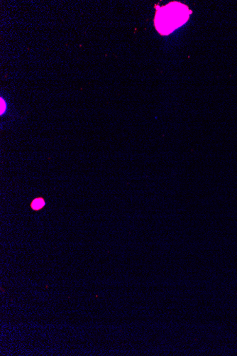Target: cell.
Masks as SVG:
<instances>
[{
	"label": "cell",
	"instance_id": "cell-1",
	"mask_svg": "<svg viewBox=\"0 0 237 356\" xmlns=\"http://www.w3.org/2000/svg\"><path fill=\"white\" fill-rule=\"evenodd\" d=\"M191 11L182 3L177 2L168 4L157 9L155 16V26L162 35H168L184 25L188 21Z\"/></svg>",
	"mask_w": 237,
	"mask_h": 356
},
{
	"label": "cell",
	"instance_id": "cell-2",
	"mask_svg": "<svg viewBox=\"0 0 237 356\" xmlns=\"http://www.w3.org/2000/svg\"><path fill=\"white\" fill-rule=\"evenodd\" d=\"M45 205V201L43 198H36V199L34 200V201L31 203V208H32L34 210H40Z\"/></svg>",
	"mask_w": 237,
	"mask_h": 356
},
{
	"label": "cell",
	"instance_id": "cell-3",
	"mask_svg": "<svg viewBox=\"0 0 237 356\" xmlns=\"http://www.w3.org/2000/svg\"><path fill=\"white\" fill-rule=\"evenodd\" d=\"M7 110V103L4 101L3 98H1V116H3L4 113H5Z\"/></svg>",
	"mask_w": 237,
	"mask_h": 356
}]
</instances>
